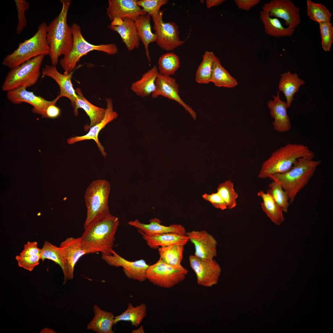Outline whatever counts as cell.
Returning a JSON list of instances; mask_svg holds the SVG:
<instances>
[{"label": "cell", "mask_w": 333, "mask_h": 333, "mask_svg": "<svg viewBox=\"0 0 333 333\" xmlns=\"http://www.w3.org/2000/svg\"><path fill=\"white\" fill-rule=\"evenodd\" d=\"M61 10L58 15L47 25L46 38L50 47L51 64L56 66L61 55H67L71 49L73 37L71 26L67 22V16L71 1L61 0Z\"/></svg>", "instance_id": "6da1fadb"}, {"label": "cell", "mask_w": 333, "mask_h": 333, "mask_svg": "<svg viewBox=\"0 0 333 333\" xmlns=\"http://www.w3.org/2000/svg\"><path fill=\"white\" fill-rule=\"evenodd\" d=\"M179 57L175 53L170 52L162 55L158 60V70L160 74L170 76L175 74L180 66Z\"/></svg>", "instance_id": "d590c367"}, {"label": "cell", "mask_w": 333, "mask_h": 333, "mask_svg": "<svg viewBox=\"0 0 333 333\" xmlns=\"http://www.w3.org/2000/svg\"><path fill=\"white\" fill-rule=\"evenodd\" d=\"M107 14L112 21L115 18H130L134 21L139 16L147 13L136 3V0H109Z\"/></svg>", "instance_id": "d6986e66"}, {"label": "cell", "mask_w": 333, "mask_h": 333, "mask_svg": "<svg viewBox=\"0 0 333 333\" xmlns=\"http://www.w3.org/2000/svg\"><path fill=\"white\" fill-rule=\"evenodd\" d=\"M168 2L167 0H136L137 4L150 16L159 11L160 8Z\"/></svg>", "instance_id": "7bdbcfd3"}, {"label": "cell", "mask_w": 333, "mask_h": 333, "mask_svg": "<svg viewBox=\"0 0 333 333\" xmlns=\"http://www.w3.org/2000/svg\"><path fill=\"white\" fill-rule=\"evenodd\" d=\"M163 11L160 10L151 16L154 22L153 29L156 36V42L163 50L172 51L183 44L185 41L180 39L177 24L173 22L163 21Z\"/></svg>", "instance_id": "30bf717a"}, {"label": "cell", "mask_w": 333, "mask_h": 333, "mask_svg": "<svg viewBox=\"0 0 333 333\" xmlns=\"http://www.w3.org/2000/svg\"><path fill=\"white\" fill-rule=\"evenodd\" d=\"M179 94V87L175 80L170 76L159 73L155 81V89L152 94V97L156 98L160 96L176 101L188 111L194 118L196 113L181 98Z\"/></svg>", "instance_id": "e0dca14e"}, {"label": "cell", "mask_w": 333, "mask_h": 333, "mask_svg": "<svg viewBox=\"0 0 333 333\" xmlns=\"http://www.w3.org/2000/svg\"><path fill=\"white\" fill-rule=\"evenodd\" d=\"M260 18L263 25L265 33L272 37H290L295 31V29L284 27L278 18L270 16L262 10L260 13Z\"/></svg>", "instance_id": "f1b7e54d"}, {"label": "cell", "mask_w": 333, "mask_h": 333, "mask_svg": "<svg viewBox=\"0 0 333 333\" xmlns=\"http://www.w3.org/2000/svg\"><path fill=\"white\" fill-rule=\"evenodd\" d=\"M132 333H145L144 327L142 325H141L139 328L136 330H133L132 331Z\"/></svg>", "instance_id": "f907efd6"}, {"label": "cell", "mask_w": 333, "mask_h": 333, "mask_svg": "<svg viewBox=\"0 0 333 333\" xmlns=\"http://www.w3.org/2000/svg\"><path fill=\"white\" fill-rule=\"evenodd\" d=\"M105 101L107 104L106 112L105 116L102 121L99 123L91 127L88 132L86 134L82 136L72 137L69 138L67 140V142L68 144H72L77 142L85 140H93L97 143L102 154L105 158V157L107 154L105 151L103 146L99 141L98 135L101 130L104 128L106 125L118 117V114L113 110L112 99L110 98H107L105 99Z\"/></svg>", "instance_id": "ffe728a7"}, {"label": "cell", "mask_w": 333, "mask_h": 333, "mask_svg": "<svg viewBox=\"0 0 333 333\" xmlns=\"http://www.w3.org/2000/svg\"><path fill=\"white\" fill-rule=\"evenodd\" d=\"M320 160L302 157L298 158L291 168L283 173L269 176L278 182L286 193L290 204H292L298 193L309 183L315 173Z\"/></svg>", "instance_id": "3957f363"}, {"label": "cell", "mask_w": 333, "mask_h": 333, "mask_svg": "<svg viewBox=\"0 0 333 333\" xmlns=\"http://www.w3.org/2000/svg\"><path fill=\"white\" fill-rule=\"evenodd\" d=\"M74 71L62 74L57 70L56 66L51 64L46 65L42 72V77H50L58 84L60 88V93L58 96L59 98L65 97L68 98L74 108L77 96L71 81Z\"/></svg>", "instance_id": "ac0fdd59"}, {"label": "cell", "mask_w": 333, "mask_h": 333, "mask_svg": "<svg viewBox=\"0 0 333 333\" xmlns=\"http://www.w3.org/2000/svg\"><path fill=\"white\" fill-rule=\"evenodd\" d=\"M281 76L278 88L284 94L287 108H289L294 99V94L298 91L300 87L304 84L305 82L298 77L296 73L292 74L289 71L281 74Z\"/></svg>", "instance_id": "f546056e"}, {"label": "cell", "mask_w": 333, "mask_h": 333, "mask_svg": "<svg viewBox=\"0 0 333 333\" xmlns=\"http://www.w3.org/2000/svg\"><path fill=\"white\" fill-rule=\"evenodd\" d=\"M110 189L109 182L102 179L93 181L87 188L84 195L87 216L84 225V229L112 215L108 205Z\"/></svg>", "instance_id": "5b68a950"}, {"label": "cell", "mask_w": 333, "mask_h": 333, "mask_svg": "<svg viewBox=\"0 0 333 333\" xmlns=\"http://www.w3.org/2000/svg\"><path fill=\"white\" fill-rule=\"evenodd\" d=\"M269 188L267 193L270 195L275 202L282 209L283 212H287L290 205L289 198L286 192L277 182L273 180L268 185Z\"/></svg>", "instance_id": "f35d334b"}, {"label": "cell", "mask_w": 333, "mask_h": 333, "mask_svg": "<svg viewBox=\"0 0 333 333\" xmlns=\"http://www.w3.org/2000/svg\"><path fill=\"white\" fill-rule=\"evenodd\" d=\"M55 105H51L47 108L46 112V118H55L60 116L61 113L60 110Z\"/></svg>", "instance_id": "c3c4849f"}, {"label": "cell", "mask_w": 333, "mask_h": 333, "mask_svg": "<svg viewBox=\"0 0 333 333\" xmlns=\"http://www.w3.org/2000/svg\"><path fill=\"white\" fill-rule=\"evenodd\" d=\"M119 224L118 218L112 215L89 225L80 237L84 249L88 254L100 252L105 255L113 254V247Z\"/></svg>", "instance_id": "7a4b0ae2"}, {"label": "cell", "mask_w": 333, "mask_h": 333, "mask_svg": "<svg viewBox=\"0 0 333 333\" xmlns=\"http://www.w3.org/2000/svg\"><path fill=\"white\" fill-rule=\"evenodd\" d=\"M18 12V23L16 33L20 34L26 26L27 21L25 15V11L30 7L29 3L25 0H15Z\"/></svg>", "instance_id": "b9f144b4"}, {"label": "cell", "mask_w": 333, "mask_h": 333, "mask_svg": "<svg viewBox=\"0 0 333 333\" xmlns=\"http://www.w3.org/2000/svg\"><path fill=\"white\" fill-rule=\"evenodd\" d=\"M224 0H207L206 7L208 9L220 5L223 3Z\"/></svg>", "instance_id": "681fc988"}, {"label": "cell", "mask_w": 333, "mask_h": 333, "mask_svg": "<svg viewBox=\"0 0 333 333\" xmlns=\"http://www.w3.org/2000/svg\"><path fill=\"white\" fill-rule=\"evenodd\" d=\"M262 9L271 17L283 19L288 27L295 29L301 23L300 9L290 0H272Z\"/></svg>", "instance_id": "7c38bea8"}, {"label": "cell", "mask_w": 333, "mask_h": 333, "mask_svg": "<svg viewBox=\"0 0 333 333\" xmlns=\"http://www.w3.org/2000/svg\"><path fill=\"white\" fill-rule=\"evenodd\" d=\"M273 97V100L269 101L268 107L270 110L271 116L274 119L272 123L274 129L280 133L288 132L291 129V126L290 118L287 113L286 102L281 100L279 91L276 96Z\"/></svg>", "instance_id": "44dd1931"}, {"label": "cell", "mask_w": 333, "mask_h": 333, "mask_svg": "<svg viewBox=\"0 0 333 333\" xmlns=\"http://www.w3.org/2000/svg\"><path fill=\"white\" fill-rule=\"evenodd\" d=\"M147 306L142 303L136 306L132 304H128L126 310L119 315L115 316L114 324L120 321H130L132 325L137 327L146 316Z\"/></svg>", "instance_id": "d6a6232c"}, {"label": "cell", "mask_w": 333, "mask_h": 333, "mask_svg": "<svg viewBox=\"0 0 333 333\" xmlns=\"http://www.w3.org/2000/svg\"><path fill=\"white\" fill-rule=\"evenodd\" d=\"M188 272L181 265L168 264L160 258L155 264L149 265L146 278L153 284L165 288H170L183 281Z\"/></svg>", "instance_id": "9c48e42d"}, {"label": "cell", "mask_w": 333, "mask_h": 333, "mask_svg": "<svg viewBox=\"0 0 333 333\" xmlns=\"http://www.w3.org/2000/svg\"><path fill=\"white\" fill-rule=\"evenodd\" d=\"M123 20V22L119 25H109L108 27L119 35L128 50L130 51L138 48L140 39L134 21L129 18H125Z\"/></svg>", "instance_id": "603a6c76"}, {"label": "cell", "mask_w": 333, "mask_h": 333, "mask_svg": "<svg viewBox=\"0 0 333 333\" xmlns=\"http://www.w3.org/2000/svg\"><path fill=\"white\" fill-rule=\"evenodd\" d=\"M307 14L311 20L318 23L331 22L332 14L323 5L311 0L306 2Z\"/></svg>", "instance_id": "8d00e7d4"}, {"label": "cell", "mask_w": 333, "mask_h": 333, "mask_svg": "<svg viewBox=\"0 0 333 333\" xmlns=\"http://www.w3.org/2000/svg\"><path fill=\"white\" fill-rule=\"evenodd\" d=\"M159 74L154 66L142 75L139 80L131 84L130 89L137 96L142 97L152 94L155 89V81Z\"/></svg>", "instance_id": "4316f807"}, {"label": "cell", "mask_w": 333, "mask_h": 333, "mask_svg": "<svg viewBox=\"0 0 333 333\" xmlns=\"http://www.w3.org/2000/svg\"><path fill=\"white\" fill-rule=\"evenodd\" d=\"M37 245L36 241H28L24 245L23 249L19 255L26 256L41 254V249L38 247Z\"/></svg>", "instance_id": "bcb514c9"}, {"label": "cell", "mask_w": 333, "mask_h": 333, "mask_svg": "<svg viewBox=\"0 0 333 333\" xmlns=\"http://www.w3.org/2000/svg\"><path fill=\"white\" fill-rule=\"evenodd\" d=\"M41 250V260L43 261L45 259L50 260L58 265L63 269L64 265V256L62 249L52 244L45 240Z\"/></svg>", "instance_id": "74e56055"}, {"label": "cell", "mask_w": 333, "mask_h": 333, "mask_svg": "<svg viewBox=\"0 0 333 333\" xmlns=\"http://www.w3.org/2000/svg\"><path fill=\"white\" fill-rule=\"evenodd\" d=\"M202 197L204 199L210 202L215 208L222 210L227 208L225 202L217 192L210 194H204Z\"/></svg>", "instance_id": "f6af8a7d"}, {"label": "cell", "mask_w": 333, "mask_h": 333, "mask_svg": "<svg viewBox=\"0 0 333 333\" xmlns=\"http://www.w3.org/2000/svg\"><path fill=\"white\" fill-rule=\"evenodd\" d=\"M189 260L191 267L195 274L198 285L209 287L217 284L221 269L214 259H202L191 255L189 256Z\"/></svg>", "instance_id": "8fae6325"}, {"label": "cell", "mask_w": 333, "mask_h": 333, "mask_svg": "<svg viewBox=\"0 0 333 333\" xmlns=\"http://www.w3.org/2000/svg\"><path fill=\"white\" fill-rule=\"evenodd\" d=\"M184 250V245H173L159 247L158 249L159 258L170 265H181L183 260Z\"/></svg>", "instance_id": "e575fe53"}, {"label": "cell", "mask_w": 333, "mask_h": 333, "mask_svg": "<svg viewBox=\"0 0 333 333\" xmlns=\"http://www.w3.org/2000/svg\"><path fill=\"white\" fill-rule=\"evenodd\" d=\"M236 5L240 9L246 11L249 10L260 2V0H235Z\"/></svg>", "instance_id": "7dc6e473"}, {"label": "cell", "mask_w": 333, "mask_h": 333, "mask_svg": "<svg viewBox=\"0 0 333 333\" xmlns=\"http://www.w3.org/2000/svg\"><path fill=\"white\" fill-rule=\"evenodd\" d=\"M149 224H145L136 219L128 222V224L136 228L146 235L150 236L155 234L174 232L183 235H186L185 228L180 224H173L169 226L162 225L161 222L155 218L149 220Z\"/></svg>", "instance_id": "7402d4cb"}, {"label": "cell", "mask_w": 333, "mask_h": 333, "mask_svg": "<svg viewBox=\"0 0 333 333\" xmlns=\"http://www.w3.org/2000/svg\"><path fill=\"white\" fill-rule=\"evenodd\" d=\"M216 57L212 51L205 52L196 71L195 80L197 83L208 84L210 82L214 63Z\"/></svg>", "instance_id": "836d02e7"}, {"label": "cell", "mask_w": 333, "mask_h": 333, "mask_svg": "<svg viewBox=\"0 0 333 333\" xmlns=\"http://www.w3.org/2000/svg\"><path fill=\"white\" fill-rule=\"evenodd\" d=\"M211 82L218 87L232 88L238 84L236 80L221 65L217 57L214 62Z\"/></svg>", "instance_id": "1f68e13d"}, {"label": "cell", "mask_w": 333, "mask_h": 333, "mask_svg": "<svg viewBox=\"0 0 333 333\" xmlns=\"http://www.w3.org/2000/svg\"><path fill=\"white\" fill-rule=\"evenodd\" d=\"M257 195L263 200L261 203L262 209L271 220L277 225H279L282 224L285 219L282 208L267 193L261 191L258 193Z\"/></svg>", "instance_id": "4dcf8cb0"}, {"label": "cell", "mask_w": 333, "mask_h": 333, "mask_svg": "<svg viewBox=\"0 0 333 333\" xmlns=\"http://www.w3.org/2000/svg\"><path fill=\"white\" fill-rule=\"evenodd\" d=\"M189 240L193 244L194 255L204 259H212L217 255V242L211 234L205 230L192 231L186 232Z\"/></svg>", "instance_id": "2e32d148"}, {"label": "cell", "mask_w": 333, "mask_h": 333, "mask_svg": "<svg viewBox=\"0 0 333 333\" xmlns=\"http://www.w3.org/2000/svg\"><path fill=\"white\" fill-rule=\"evenodd\" d=\"M217 191L226 204L227 208L232 209L236 207V199L238 197V194L235 191L233 183L230 180H227L220 184Z\"/></svg>", "instance_id": "ab89813d"}, {"label": "cell", "mask_w": 333, "mask_h": 333, "mask_svg": "<svg viewBox=\"0 0 333 333\" xmlns=\"http://www.w3.org/2000/svg\"><path fill=\"white\" fill-rule=\"evenodd\" d=\"M76 91L77 98L75 101L74 113L75 116L78 115V110L83 109L89 117L90 125L86 128L90 129L92 127L100 122L104 118L106 112V109L99 108L89 102L83 96L81 89L77 88Z\"/></svg>", "instance_id": "d4e9b609"}, {"label": "cell", "mask_w": 333, "mask_h": 333, "mask_svg": "<svg viewBox=\"0 0 333 333\" xmlns=\"http://www.w3.org/2000/svg\"><path fill=\"white\" fill-rule=\"evenodd\" d=\"M94 315L88 324L87 329L97 333H113L112 327L115 316L111 312L101 309L98 306L93 307Z\"/></svg>", "instance_id": "484cf974"}, {"label": "cell", "mask_w": 333, "mask_h": 333, "mask_svg": "<svg viewBox=\"0 0 333 333\" xmlns=\"http://www.w3.org/2000/svg\"><path fill=\"white\" fill-rule=\"evenodd\" d=\"M137 230L148 246L152 249H157L160 247L176 244L184 246L189 241L186 235L170 232L148 236L140 230Z\"/></svg>", "instance_id": "cb8c5ba5"}, {"label": "cell", "mask_w": 333, "mask_h": 333, "mask_svg": "<svg viewBox=\"0 0 333 333\" xmlns=\"http://www.w3.org/2000/svg\"><path fill=\"white\" fill-rule=\"evenodd\" d=\"M101 258L109 265L123 267V272L128 278L143 282L146 279V273L149 266L143 259L134 261H128L116 252L111 255L102 254Z\"/></svg>", "instance_id": "9a60e30c"}, {"label": "cell", "mask_w": 333, "mask_h": 333, "mask_svg": "<svg viewBox=\"0 0 333 333\" xmlns=\"http://www.w3.org/2000/svg\"><path fill=\"white\" fill-rule=\"evenodd\" d=\"M319 24L322 47L326 51H330L333 43V26L331 22Z\"/></svg>", "instance_id": "60d3db41"}, {"label": "cell", "mask_w": 333, "mask_h": 333, "mask_svg": "<svg viewBox=\"0 0 333 333\" xmlns=\"http://www.w3.org/2000/svg\"><path fill=\"white\" fill-rule=\"evenodd\" d=\"M25 87H20L7 92L6 97L12 103L18 104L26 102L33 106L32 110L34 113L41 115L46 118V112L50 105L56 104L60 99L58 96L54 99L47 101L43 97L37 96L31 92L26 90Z\"/></svg>", "instance_id": "5bb4252c"}, {"label": "cell", "mask_w": 333, "mask_h": 333, "mask_svg": "<svg viewBox=\"0 0 333 333\" xmlns=\"http://www.w3.org/2000/svg\"><path fill=\"white\" fill-rule=\"evenodd\" d=\"M40 333H56V332L53 330L48 328H45L42 330L41 331Z\"/></svg>", "instance_id": "816d5d0a"}, {"label": "cell", "mask_w": 333, "mask_h": 333, "mask_svg": "<svg viewBox=\"0 0 333 333\" xmlns=\"http://www.w3.org/2000/svg\"><path fill=\"white\" fill-rule=\"evenodd\" d=\"M47 26L43 22L34 35L20 43L17 48L4 59L2 64L11 69L39 56L49 55L50 47L46 38Z\"/></svg>", "instance_id": "8992f818"}, {"label": "cell", "mask_w": 333, "mask_h": 333, "mask_svg": "<svg viewBox=\"0 0 333 333\" xmlns=\"http://www.w3.org/2000/svg\"><path fill=\"white\" fill-rule=\"evenodd\" d=\"M63 249L64 256V265L62 271L64 283L73 279L75 266L79 259L87 254L83 248L80 237L67 238L60 245Z\"/></svg>", "instance_id": "4fadbf2b"}, {"label": "cell", "mask_w": 333, "mask_h": 333, "mask_svg": "<svg viewBox=\"0 0 333 333\" xmlns=\"http://www.w3.org/2000/svg\"><path fill=\"white\" fill-rule=\"evenodd\" d=\"M45 56L35 57L11 69L7 74L2 86L7 92L20 87L35 85L40 75V68Z\"/></svg>", "instance_id": "ba28073f"}, {"label": "cell", "mask_w": 333, "mask_h": 333, "mask_svg": "<svg viewBox=\"0 0 333 333\" xmlns=\"http://www.w3.org/2000/svg\"><path fill=\"white\" fill-rule=\"evenodd\" d=\"M151 18L147 14L138 16L134 22L140 40L143 44L146 55L148 61L150 65L151 59L149 50L150 43L156 42V36L151 30Z\"/></svg>", "instance_id": "83f0119b"}, {"label": "cell", "mask_w": 333, "mask_h": 333, "mask_svg": "<svg viewBox=\"0 0 333 333\" xmlns=\"http://www.w3.org/2000/svg\"><path fill=\"white\" fill-rule=\"evenodd\" d=\"M41 257V254L26 256L18 255L16 256L15 259L19 267L31 272L39 265Z\"/></svg>", "instance_id": "ee69618b"}, {"label": "cell", "mask_w": 333, "mask_h": 333, "mask_svg": "<svg viewBox=\"0 0 333 333\" xmlns=\"http://www.w3.org/2000/svg\"><path fill=\"white\" fill-rule=\"evenodd\" d=\"M315 154L306 146L289 143L274 151L262 165L258 177L261 179L284 173L290 170L300 158H313Z\"/></svg>", "instance_id": "277c9868"}, {"label": "cell", "mask_w": 333, "mask_h": 333, "mask_svg": "<svg viewBox=\"0 0 333 333\" xmlns=\"http://www.w3.org/2000/svg\"><path fill=\"white\" fill-rule=\"evenodd\" d=\"M71 27L73 37L72 47L69 52L60 61L64 71V73L74 70L80 58L91 51H99L109 55H114L118 52V47L115 43L92 44L84 39L82 34L81 27L78 24L74 23Z\"/></svg>", "instance_id": "52a82bcc"}]
</instances>
